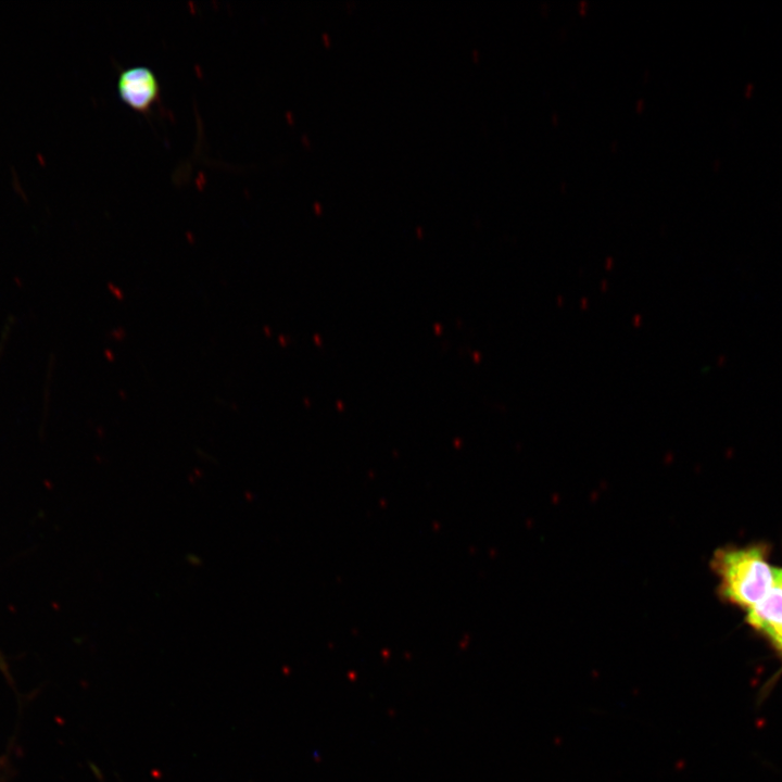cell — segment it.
Here are the masks:
<instances>
[{
  "instance_id": "7a4b0ae2",
  "label": "cell",
  "mask_w": 782,
  "mask_h": 782,
  "mask_svg": "<svg viewBox=\"0 0 782 782\" xmlns=\"http://www.w3.org/2000/svg\"><path fill=\"white\" fill-rule=\"evenodd\" d=\"M121 100L133 110L148 113L160 98V85L153 71L147 66H131L117 77Z\"/></svg>"
},
{
  "instance_id": "6da1fadb",
  "label": "cell",
  "mask_w": 782,
  "mask_h": 782,
  "mask_svg": "<svg viewBox=\"0 0 782 782\" xmlns=\"http://www.w3.org/2000/svg\"><path fill=\"white\" fill-rule=\"evenodd\" d=\"M711 567L719 577L721 596L747 610L774 582V568L767 562L762 546L719 550L712 557Z\"/></svg>"
},
{
  "instance_id": "277c9868",
  "label": "cell",
  "mask_w": 782,
  "mask_h": 782,
  "mask_svg": "<svg viewBox=\"0 0 782 782\" xmlns=\"http://www.w3.org/2000/svg\"><path fill=\"white\" fill-rule=\"evenodd\" d=\"M769 639L778 649L782 651V632L774 634Z\"/></svg>"
},
{
  "instance_id": "5b68a950",
  "label": "cell",
  "mask_w": 782,
  "mask_h": 782,
  "mask_svg": "<svg viewBox=\"0 0 782 782\" xmlns=\"http://www.w3.org/2000/svg\"><path fill=\"white\" fill-rule=\"evenodd\" d=\"M780 570H781V572H782V568H780Z\"/></svg>"
},
{
  "instance_id": "3957f363",
  "label": "cell",
  "mask_w": 782,
  "mask_h": 782,
  "mask_svg": "<svg viewBox=\"0 0 782 782\" xmlns=\"http://www.w3.org/2000/svg\"><path fill=\"white\" fill-rule=\"evenodd\" d=\"M747 622L767 638L782 632V572L774 568V582L768 593L747 613Z\"/></svg>"
}]
</instances>
